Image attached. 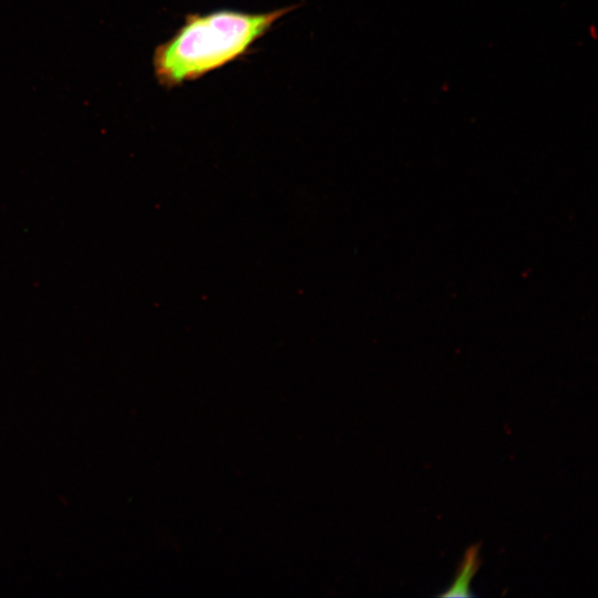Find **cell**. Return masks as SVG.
<instances>
[{"instance_id": "obj_1", "label": "cell", "mask_w": 598, "mask_h": 598, "mask_svg": "<svg viewBox=\"0 0 598 598\" xmlns=\"http://www.w3.org/2000/svg\"><path fill=\"white\" fill-rule=\"evenodd\" d=\"M296 8L187 14L175 33L154 50L152 63L158 84L173 89L245 56L278 20Z\"/></svg>"}, {"instance_id": "obj_2", "label": "cell", "mask_w": 598, "mask_h": 598, "mask_svg": "<svg viewBox=\"0 0 598 598\" xmlns=\"http://www.w3.org/2000/svg\"><path fill=\"white\" fill-rule=\"evenodd\" d=\"M480 545L470 546L458 566L453 584L440 597H472L470 582L480 568Z\"/></svg>"}]
</instances>
